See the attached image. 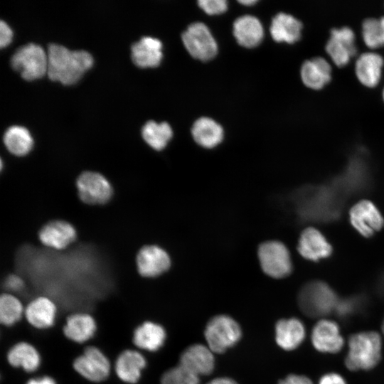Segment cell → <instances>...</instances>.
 <instances>
[{
  "mask_svg": "<svg viewBox=\"0 0 384 384\" xmlns=\"http://www.w3.org/2000/svg\"><path fill=\"white\" fill-rule=\"evenodd\" d=\"M380 23H381V26H382V28H383V35H384V16H382V17L380 18Z\"/></svg>",
  "mask_w": 384,
  "mask_h": 384,
  "instance_id": "cell-45",
  "label": "cell"
},
{
  "mask_svg": "<svg viewBox=\"0 0 384 384\" xmlns=\"http://www.w3.org/2000/svg\"><path fill=\"white\" fill-rule=\"evenodd\" d=\"M207 384H238L235 380L228 377H220L211 380Z\"/></svg>",
  "mask_w": 384,
  "mask_h": 384,
  "instance_id": "cell-43",
  "label": "cell"
},
{
  "mask_svg": "<svg viewBox=\"0 0 384 384\" xmlns=\"http://www.w3.org/2000/svg\"><path fill=\"white\" fill-rule=\"evenodd\" d=\"M319 384H346L343 377L337 373H328L323 375Z\"/></svg>",
  "mask_w": 384,
  "mask_h": 384,
  "instance_id": "cell-41",
  "label": "cell"
},
{
  "mask_svg": "<svg viewBox=\"0 0 384 384\" xmlns=\"http://www.w3.org/2000/svg\"><path fill=\"white\" fill-rule=\"evenodd\" d=\"M24 283L22 278L17 275H9L5 281V287L10 292H19L23 288Z\"/></svg>",
  "mask_w": 384,
  "mask_h": 384,
  "instance_id": "cell-38",
  "label": "cell"
},
{
  "mask_svg": "<svg viewBox=\"0 0 384 384\" xmlns=\"http://www.w3.org/2000/svg\"><path fill=\"white\" fill-rule=\"evenodd\" d=\"M257 257L265 274L275 279L288 276L292 270L289 250L277 240H268L257 248Z\"/></svg>",
  "mask_w": 384,
  "mask_h": 384,
  "instance_id": "cell-6",
  "label": "cell"
},
{
  "mask_svg": "<svg viewBox=\"0 0 384 384\" xmlns=\"http://www.w3.org/2000/svg\"><path fill=\"white\" fill-rule=\"evenodd\" d=\"M171 260L168 252L156 245H146L137 252L136 266L138 273L143 277L154 278L168 271Z\"/></svg>",
  "mask_w": 384,
  "mask_h": 384,
  "instance_id": "cell-12",
  "label": "cell"
},
{
  "mask_svg": "<svg viewBox=\"0 0 384 384\" xmlns=\"http://www.w3.org/2000/svg\"><path fill=\"white\" fill-rule=\"evenodd\" d=\"M46 53L48 77L64 85L76 82L93 64L91 54L83 50H71L64 46L50 43Z\"/></svg>",
  "mask_w": 384,
  "mask_h": 384,
  "instance_id": "cell-2",
  "label": "cell"
},
{
  "mask_svg": "<svg viewBox=\"0 0 384 384\" xmlns=\"http://www.w3.org/2000/svg\"><path fill=\"white\" fill-rule=\"evenodd\" d=\"M166 338V330L161 324L146 321L134 329L132 342L141 350L154 352L164 346Z\"/></svg>",
  "mask_w": 384,
  "mask_h": 384,
  "instance_id": "cell-22",
  "label": "cell"
},
{
  "mask_svg": "<svg viewBox=\"0 0 384 384\" xmlns=\"http://www.w3.org/2000/svg\"><path fill=\"white\" fill-rule=\"evenodd\" d=\"M343 196L331 183L319 187H305L297 191L292 201L300 219L329 221L341 213Z\"/></svg>",
  "mask_w": 384,
  "mask_h": 384,
  "instance_id": "cell-1",
  "label": "cell"
},
{
  "mask_svg": "<svg viewBox=\"0 0 384 384\" xmlns=\"http://www.w3.org/2000/svg\"><path fill=\"white\" fill-rule=\"evenodd\" d=\"M6 358L11 366L21 368L28 373L36 371L41 364V356L37 349L25 341L14 344L9 350Z\"/></svg>",
  "mask_w": 384,
  "mask_h": 384,
  "instance_id": "cell-30",
  "label": "cell"
},
{
  "mask_svg": "<svg viewBox=\"0 0 384 384\" xmlns=\"http://www.w3.org/2000/svg\"><path fill=\"white\" fill-rule=\"evenodd\" d=\"M331 68L322 57L306 60L301 68V78L304 84L314 90L324 87L331 80Z\"/></svg>",
  "mask_w": 384,
  "mask_h": 384,
  "instance_id": "cell-26",
  "label": "cell"
},
{
  "mask_svg": "<svg viewBox=\"0 0 384 384\" xmlns=\"http://www.w3.org/2000/svg\"><path fill=\"white\" fill-rule=\"evenodd\" d=\"M38 239L42 245L54 250H63L77 239L73 225L65 220L55 219L47 222L39 230Z\"/></svg>",
  "mask_w": 384,
  "mask_h": 384,
  "instance_id": "cell-13",
  "label": "cell"
},
{
  "mask_svg": "<svg viewBox=\"0 0 384 384\" xmlns=\"http://www.w3.org/2000/svg\"><path fill=\"white\" fill-rule=\"evenodd\" d=\"M97 330L94 317L85 312H77L68 316L63 326V334L69 340L83 343L93 337Z\"/></svg>",
  "mask_w": 384,
  "mask_h": 384,
  "instance_id": "cell-21",
  "label": "cell"
},
{
  "mask_svg": "<svg viewBox=\"0 0 384 384\" xmlns=\"http://www.w3.org/2000/svg\"><path fill=\"white\" fill-rule=\"evenodd\" d=\"M144 140L154 149L160 151L166 147L173 136L171 126L166 122L156 123L149 120L142 129Z\"/></svg>",
  "mask_w": 384,
  "mask_h": 384,
  "instance_id": "cell-32",
  "label": "cell"
},
{
  "mask_svg": "<svg viewBox=\"0 0 384 384\" xmlns=\"http://www.w3.org/2000/svg\"><path fill=\"white\" fill-rule=\"evenodd\" d=\"M161 384H200V380L199 376L179 364L162 375Z\"/></svg>",
  "mask_w": 384,
  "mask_h": 384,
  "instance_id": "cell-35",
  "label": "cell"
},
{
  "mask_svg": "<svg viewBox=\"0 0 384 384\" xmlns=\"http://www.w3.org/2000/svg\"><path fill=\"white\" fill-rule=\"evenodd\" d=\"M369 171L361 156H353L344 172L331 182V184L344 197L368 188L370 185Z\"/></svg>",
  "mask_w": 384,
  "mask_h": 384,
  "instance_id": "cell-11",
  "label": "cell"
},
{
  "mask_svg": "<svg viewBox=\"0 0 384 384\" xmlns=\"http://www.w3.org/2000/svg\"><path fill=\"white\" fill-rule=\"evenodd\" d=\"M11 65L25 80L39 78L47 74V53L40 45L28 43L16 50L11 58Z\"/></svg>",
  "mask_w": 384,
  "mask_h": 384,
  "instance_id": "cell-7",
  "label": "cell"
},
{
  "mask_svg": "<svg viewBox=\"0 0 384 384\" xmlns=\"http://www.w3.org/2000/svg\"><path fill=\"white\" fill-rule=\"evenodd\" d=\"M311 338L314 347L323 353H338L344 344L338 324L329 319H321L315 324Z\"/></svg>",
  "mask_w": 384,
  "mask_h": 384,
  "instance_id": "cell-16",
  "label": "cell"
},
{
  "mask_svg": "<svg viewBox=\"0 0 384 384\" xmlns=\"http://www.w3.org/2000/svg\"><path fill=\"white\" fill-rule=\"evenodd\" d=\"M233 34L240 46L252 48L262 42L264 31L260 21L256 17L245 15L234 21Z\"/></svg>",
  "mask_w": 384,
  "mask_h": 384,
  "instance_id": "cell-25",
  "label": "cell"
},
{
  "mask_svg": "<svg viewBox=\"0 0 384 384\" xmlns=\"http://www.w3.org/2000/svg\"><path fill=\"white\" fill-rule=\"evenodd\" d=\"M302 29L300 21L290 14L281 12L272 18L270 31L276 42L294 43L300 39Z\"/></svg>",
  "mask_w": 384,
  "mask_h": 384,
  "instance_id": "cell-27",
  "label": "cell"
},
{
  "mask_svg": "<svg viewBox=\"0 0 384 384\" xmlns=\"http://www.w3.org/2000/svg\"><path fill=\"white\" fill-rule=\"evenodd\" d=\"M383 100H384V88H383Z\"/></svg>",
  "mask_w": 384,
  "mask_h": 384,
  "instance_id": "cell-47",
  "label": "cell"
},
{
  "mask_svg": "<svg viewBox=\"0 0 384 384\" xmlns=\"http://www.w3.org/2000/svg\"><path fill=\"white\" fill-rule=\"evenodd\" d=\"M326 50L337 66L347 65L357 53L353 30L347 26L333 28L326 44Z\"/></svg>",
  "mask_w": 384,
  "mask_h": 384,
  "instance_id": "cell-14",
  "label": "cell"
},
{
  "mask_svg": "<svg viewBox=\"0 0 384 384\" xmlns=\"http://www.w3.org/2000/svg\"><path fill=\"white\" fill-rule=\"evenodd\" d=\"M204 336L207 346L213 353H223L239 342L242 329L233 317L219 314L207 323Z\"/></svg>",
  "mask_w": 384,
  "mask_h": 384,
  "instance_id": "cell-5",
  "label": "cell"
},
{
  "mask_svg": "<svg viewBox=\"0 0 384 384\" xmlns=\"http://www.w3.org/2000/svg\"><path fill=\"white\" fill-rule=\"evenodd\" d=\"M57 306L46 296H38L26 305L24 317L28 323L37 329H46L55 322Z\"/></svg>",
  "mask_w": 384,
  "mask_h": 384,
  "instance_id": "cell-18",
  "label": "cell"
},
{
  "mask_svg": "<svg viewBox=\"0 0 384 384\" xmlns=\"http://www.w3.org/2000/svg\"><path fill=\"white\" fill-rule=\"evenodd\" d=\"M358 300L355 298L338 301L335 311L341 316H347L354 311L357 306Z\"/></svg>",
  "mask_w": 384,
  "mask_h": 384,
  "instance_id": "cell-37",
  "label": "cell"
},
{
  "mask_svg": "<svg viewBox=\"0 0 384 384\" xmlns=\"http://www.w3.org/2000/svg\"><path fill=\"white\" fill-rule=\"evenodd\" d=\"M25 307L14 294L3 293L0 297V321L6 326H11L24 316Z\"/></svg>",
  "mask_w": 384,
  "mask_h": 384,
  "instance_id": "cell-33",
  "label": "cell"
},
{
  "mask_svg": "<svg viewBox=\"0 0 384 384\" xmlns=\"http://www.w3.org/2000/svg\"><path fill=\"white\" fill-rule=\"evenodd\" d=\"M26 384H57L50 376L44 375L41 378H31Z\"/></svg>",
  "mask_w": 384,
  "mask_h": 384,
  "instance_id": "cell-42",
  "label": "cell"
},
{
  "mask_svg": "<svg viewBox=\"0 0 384 384\" xmlns=\"http://www.w3.org/2000/svg\"><path fill=\"white\" fill-rule=\"evenodd\" d=\"M383 59L381 55L373 52L361 54L356 63V75L364 85L373 87L376 86L380 79Z\"/></svg>",
  "mask_w": 384,
  "mask_h": 384,
  "instance_id": "cell-28",
  "label": "cell"
},
{
  "mask_svg": "<svg viewBox=\"0 0 384 384\" xmlns=\"http://www.w3.org/2000/svg\"><path fill=\"white\" fill-rule=\"evenodd\" d=\"M74 370L85 379L94 383L102 382L107 378L111 364L105 353L96 346H87L75 358Z\"/></svg>",
  "mask_w": 384,
  "mask_h": 384,
  "instance_id": "cell-10",
  "label": "cell"
},
{
  "mask_svg": "<svg viewBox=\"0 0 384 384\" xmlns=\"http://www.w3.org/2000/svg\"><path fill=\"white\" fill-rule=\"evenodd\" d=\"M146 366L145 357L138 351L126 349L115 361L114 371L119 380L128 384L137 383Z\"/></svg>",
  "mask_w": 384,
  "mask_h": 384,
  "instance_id": "cell-19",
  "label": "cell"
},
{
  "mask_svg": "<svg viewBox=\"0 0 384 384\" xmlns=\"http://www.w3.org/2000/svg\"><path fill=\"white\" fill-rule=\"evenodd\" d=\"M198 4L208 15L221 14L228 9L225 0H200Z\"/></svg>",
  "mask_w": 384,
  "mask_h": 384,
  "instance_id": "cell-36",
  "label": "cell"
},
{
  "mask_svg": "<svg viewBox=\"0 0 384 384\" xmlns=\"http://www.w3.org/2000/svg\"><path fill=\"white\" fill-rule=\"evenodd\" d=\"M13 33L11 28L4 21H0V46H6L11 41Z\"/></svg>",
  "mask_w": 384,
  "mask_h": 384,
  "instance_id": "cell-39",
  "label": "cell"
},
{
  "mask_svg": "<svg viewBox=\"0 0 384 384\" xmlns=\"http://www.w3.org/2000/svg\"><path fill=\"white\" fill-rule=\"evenodd\" d=\"M353 227L363 236L370 237L384 225V219L375 206L369 201H361L349 213Z\"/></svg>",
  "mask_w": 384,
  "mask_h": 384,
  "instance_id": "cell-15",
  "label": "cell"
},
{
  "mask_svg": "<svg viewBox=\"0 0 384 384\" xmlns=\"http://www.w3.org/2000/svg\"><path fill=\"white\" fill-rule=\"evenodd\" d=\"M75 186L80 201L87 205H103L112 199L114 188L101 173L85 171L76 178Z\"/></svg>",
  "mask_w": 384,
  "mask_h": 384,
  "instance_id": "cell-8",
  "label": "cell"
},
{
  "mask_svg": "<svg viewBox=\"0 0 384 384\" xmlns=\"http://www.w3.org/2000/svg\"><path fill=\"white\" fill-rule=\"evenodd\" d=\"M161 48L162 43L159 39L144 36L132 45V60L140 68L157 67L163 56Z\"/></svg>",
  "mask_w": 384,
  "mask_h": 384,
  "instance_id": "cell-23",
  "label": "cell"
},
{
  "mask_svg": "<svg viewBox=\"0 0 384 384\" xmlns=\"http://www.w3.org/2000/svg\"><path fill=\"white\" fill-rule=\"evenodd\" d=\"M297 249L304 258L316 261L329 257L332 248L324 236L314 228L304 229L299 237Z\"/></svg>",
  "mask_w": 384,
  "mask_h": 384,
  "instance_id": "cell-20",
  "label": "cell"
},
{
  "mask_svg": "<svg viewBox=\"0 0 384 384\" xmlns=\"http://www.w3.org/2000/svg\"><path fill=\"white\" fill-rule=\"evenodd\" d=\"M382 341L375 331L353 334L348 339V352L345 359L346 366L351 370H370L381 358Z\"/></svg>",
  "mask_w": 384,
  "mask_h": 384,
  "instance_id": "cell-3",
  "label": "cell"
},
{
  "mask_svg": "<svg viewBox=\"0 0 384 384\" xmlns=\"http://www.w3.org/2000/svg\"><path fill=\"white\" fill-rule=\"evenodd\" d=\"M306 336L303 323L297 318L282 319L275 325V341L282 349L292 351L297 348Z\"/></svg>",
  "mask_w": 384,
  "mask_h": 384,
  "instance_id": "cell-24",
  "label": "cell"
},
{
  "mask_svg": "<svg viewBox=\"0 0 384 384\" xmlns=\"http://www.w3.org/2000/svg\"><path fill=\"white\" fill-rule=\"evenodd\" d=\"M238 2L241 4L245 5V6H252L255 4L257 1L255 0H242V1H238Z\"/></svg>",
  "mask_w": 384,
  "mask_h": 384,
  "instance_id": "cell-44",
  "label": "cell"
},
{
  "mask_svg": "<svg viewBox=\"0 0 384 384\" xmlns=\"http://www.w3.org/2000/svg\"><path fill=\"white\" fill-rule=\"evenodd\" d=\"M181 38L187 51L195 59L206 62L217 55L216 41L208 28L202 22L190 24Z\"/></svg>",
  "mask_w": 384,
  "mask_h": 384,
  "instance_id": "cell-9",
  "label": "cell"
},
{
  "mask_svg": "<svg viewBox=\"0 0 384 384\" xmlns=\"http://www.w3.org/2000/svg\"><path fill=\"white\" fill-rule=\"evenodd\" d=\"M277 384H313L312 381L304 375L290 374Z\"/></svg>",
  "mask_w": 384,
  "mask_h": 384,
  "instance_id": "cell-40",
  "label": "cell"
},
{
  "mask_svg": "<svg viewBox=\"0 0 384 384\" xmlns=\"http://www.w3.org/2000/svg\"><path fill=\"white\" fill-rule=\"evenodd\" d=\"M179 364L198 376L209 375L215 367L213 352L208 346L193 344L181 353Z\"/></svg>",
  "mask_w": 384,
  "mask_h": 384,
  "instance_id": "cell-17",
  "label": "cell"
},
{
  "mask_svg": "<svg viewBox=\"0 0 384 384\" xmlns=\"http://www.w3.org/2000/svg\"><path fill=\"white\" fill-rule=\"evenodd\" d=\"M3 141L8 151L17 156L26 155L33 146L29 131L18 125L9 127L4 132Z\"/></svg>",
  "mask_w": 384,
  "mask_h": 384,
  "instance_id": "cell-31",
  "label": "cell"
},
{
  "mask_svg": "<svg viewBox=\"0 0 384 384\" xmlns=\"http://www.w3.org/2000/svg\"><path fill=\"white\" fill-rule=\"evenodd\" d=\"M362 36L366 45L377 48L384 45V35L380 18H368L362 24Z\"/></svg>",
  "mask_w": 384,
  "mask_h": 384,
  "instance_id": "cell-34",
  "label": "cell"
},
{
  "mask_svg": "<svg viewBox=\"0 0 384 384\" xmlns=\"http://www.w3.org/2000/svg\"><path fill=\"white\" fill-rule=\"evenodd\" d=\"M336 292L321 281L305 284L298 295L301 310L311 317H321L335 311L338 302Z\"/></svg>",
  "mask_w": 384,
  "mask_h": 384,
  "instance_id": "cell-4",
  "label": "cell"
},
{
  "mask_svg": "<svg viewBox=\"0 0 384 384\" xmlns=\"http://www.w3.org/2000/svg\"><path fill=\"white\" fill-rule=\"evenodd\" d=\"M382 331H383V333L384 334V321H383V325H382Z\"/></svg>",
  "mask_w": 384,
  "mask_h": 384,
  "instance_id": "cell-46",
  "label": "cell"
},
{
  "mask_svg": "<svg viewBox=\"0 0 384 384\" xmlns=\"http://www.w3.org/2000/svg\"><path fill=\"white\" fill-rule=\"evenodd\" d=\"M191 134L198 145L207 149L215 147L223 139L222 127L213 119L205 117L193 123Z\"/></svg>",
  "mask_w": 384,
  "mask_h": 384,
  "instance_id": "cell-29",
  "label": "cell"
}]
</instances>
